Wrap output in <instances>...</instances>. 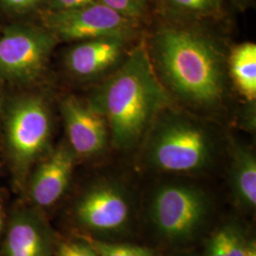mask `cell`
I'll return each mask as SVG.
<instances>
[{"instance_id":"8992f818","label":"cell","mask_w":256,"mask_h":256,"mask_svg":"<svg viewBox=\"0 0 256 256\" xmlns=\"http://www.w3.org/2000/svg\"><path fill=\"white\" fill-rule=\"evenodd\" d=\"M44 22L58 40L74 42L113 36H132L138 23L99 2L78 9L50 10Z\"/></svg>"},{"instance_id":"3957f363","label":"cell","mask_w":256,"mask_h":256,"mask_svg":"<svg viewBox=\"0 0 256 256\" xmlns=\"http://www.w3.org/2000/svg\"><path fill=\"white\" fill-rule=\"evenodd\" d=\"M147 133L148 160L158 170L192 172L210 162L212 142L206 128L171 106L156 117Z\"/></svg>"},{"instance_id":"e0dca14e","label":"cell","mask_w":256,"mask_h":256,"mask_svg":"<svg viewBox=\"0 0 256 256\" xmlns=\"http://www.w3.org/2000/svg\"><path fill=\"white\" fill-rule=\"evenodd\" d=\"M99 256H153L148 248L128 244H114L100 240L90 239L88 241Z\"/></svg>"},{"instance_id":"603a6c76","label":"cell","mask_w":256,"mask_h":256,"mask_svg":"<svg viewBox=\"0 0 256 256\" xmlns=\"http://www.w3.org/2000/svg\"><path fill=\"white\" fill-rule=\"evenodd\" d=\"M2 228H3V212L0 205V232L2 230Z\"/></svg>"},{"instance_id":"ba28073f","label":"cell","mask_w":256,"mask_h":256,"mask_svg":"<svg viewBox=\"0 0 256 256\" xmlns=\"http://www.w3.org/2000/svg\"><path fill=\"white\" fill-rule=\"evenodd\" d=\"M61 111L70 146L75 155L92 156L104 151L110 129L104 115L90 100L68 96L61 102Z\"/></svg>"},{"instance_id":"5bb4252c","label":"cell","mask_w":256,"mask_h":256,"mask_svg":"<svg viewBox=\"0 0 256 256\" xmlns=\"http://www.w3.org/2000/svg\"><path fill=\"white\" fill-rule=\"evenodd\" d=\"M227 68L239 93L247 101H256V44L246 42L234 46L227 59Z\"/></svg>"},{"instance_id":"9c48e42d","label":"cell","mask_w":256,"mask_h":256,"mask_svg":"<svg viewBox=\"0 0 256 256\" xmlns=\"http://www.w3.org/2000/svg\"><path fill=\"white\" fill-rule=\"evenodd\" d=\"M131 37L113 36L80 41L66 52L68 72L82 79H93L117 68L129 50Z\"/></svg>"},{"instance_id":"d6986e66","label":"cell","mask_w":256,"mask_h":256,"mask_svg":"<svg viewBox=\"0 0 256 256\" xmlns=\"http://www.w3.org/2000/svg\"><path fill=\"white\" fill-rule=\"evenodd\" d=\"M56 256H99L90 243L66 242L62 243L58 248Z\"/></svg>"},{"instance_id":"7402d4cb","label":"cell","mask_w":256,"mask_h":256,"mask_svg":"<svg viewBox=\"0 0 256 256\" xmlns=\"http://www.w3.org/2000/svg\"><path fill=\"white\" fill-rule=\"evenodd\" d=\"M243 256H256V245L254 240H250L246 243V248Z\"/></svg>"},{"instance_id":"d4e9b609","label":"cell","mask_w":256,"mask_h":256,"mask_svg":"<svg viewBox=\"0 0 256 256\" xmlns=\"http://www.w3.org/2000/svg\"><path fill=\"white\" fill-rule=\"evenodd\" d=\"M0 106H1V100H0Z\"/></svg>"},{"instance_id":"30bf717a","label":"cell","mask_w":256,"mask_h":256,"mask_svg":"<svg viewBox=\"0 0 256 256\" xmlns=\"http://www.w3.org/2000/svg\"><path fill=\"white\" fill-rule=\"evenodd\" d=\"M130 214L129 202L115 185L99 184L86 192L76 207L79 221L95 230L111 232L122 228Z\"/></svg>"},{"instance_id":"cb8c5ba5","label":"cell","mask_w":256,"mask_h":256,"mask_svg":"<svg viewBox=\"0 0 256 256\" xmlns=\"http://www.w3.org/2000/svg\"><path fill=\"white\" fill-rule=\"evenodd\" d=\"M234 2H236V3H238V2H240V1H242V0H234Z\"/></svg>"},{"instance_id":"52a82bcc","label":"cell","mask_w":256,"mask_h":256,"mask_svg":"<svg viewBox=\"0 0 256 256\" xmlns=\"http://www.w3.org/2000/svg\"><path fill=\"white\" fill-rule=\"evenodd\" d=\"M207 212V202L198 189L183 184L160 188L152 202L151 214L156 229L171 240L192 238Z\"/></svg>"},{"instance_id":"7a4b0ae2","label":"cell","mask_w":256,"mask_h":256,"mask_svg":"<svg viewBox=\"0 0 256 256\" xmlns=\"http://www.w3.org/2000/svg\"><path fill=\"white\" fill-rule=\"evenodd\" d=\"M106 120L112 142L126 149L144 137L173 99L156 74L146 45L132 48L90 99Z\"/></svg>"},{"instance_id":"8fae6325","label":"cell","mask_w":256,"mask_h":256,"mask_svg":"<svg viewBox=\"0 0 256 256\" xmlns=\"http://www.w3.org/2000/svg\"><path fill=\"white\" fill-rule=\"evenodd\" d=\"M75 154L60 146L37 168L30 184V196L38 206L54 204L66 190L74 172Z\"/></svg>"},{"instance_id":"ac0fdd59","label":"cell","mask_w":256,"mask_h":256,"mask_svg":"<svg viewBox=\"0 0 256 256\" xmlns=\"http://www.w3.org/2000/svg\"><path fill=\"white\" fill-rule=\"evenodd\" d=\"M97 2L117 12L122 16L138 22L148 10L149 0H96Z\"/></svg>"},{"instance_id":"9a60e30c","label":"cell","mask_w":256,"mask_h":256,"mask_svg":"<svg viewBox=\"0 0 256 256\" xmlns=\"http://www.w3.org/2000/svg\"><path fill=\"white\" fill-rule=\"evenodd\" d=\"M169 20L196 23L220 18L224 12L223 0H156Z\"/></svg>"},{"instance_id":"44dd1931","label":"cell","mask_w":256,"mask_h":256,"mask_svg":"<svg viewBox=\"0 0 256 256\" xmlns=\"http://www.w3.org/2000/svg\"><path fill=\"white\" fill-rule=\"evenodd\" d=\"M0 2L8 9L24 12L36 8L42 0H0Z\"/></svg>"},{"instance_id":"2e32d148","label":"cell","mask_w":256,"mask_h":256,"mask_svg":"<svg viewBox=\"0 0 256 256\" xmlns=\"http://www.w3.org/2000/svg\"><path fill=\"white\" fill-rule=\"evenodd\" d=\"M246 243L236 228L224 227L210 238L206 256H243Z\"/></svg>"},{"instance_id":"277c9868","label":"cell","mask_w":256,"mask_h":256,"mask_svg":"<svg viewBox=\"0 0 256 256\" xmlns=\"http://www.w3.org/2000/svg\"><path fill=\"white\" fill-rule=\"evenodd\" d=\"M58 39L46 28L14 26L0 37V77L18 84L36 82L46 72Z\"/></svg>"},{"instance_id":"7c38bea8","label":"cell","mask_w":256,"mask_h":256,"mask_svg":"<svg viewBox=\"0 0 256 256\" xmlns=\"http://www.w3.org/2000/svg\"><path fill=\"white\" fill-rule=\"evenodd\" d=\"M5 256H52V241L45 222L36 212L22 210L10 223Z\"/></svg>"},{"instance_id":"5b68a950","label":"cell","mask_w":256,"mask_h":256,"mask_svg":"<svg viewBox=\"0 0 256 256\" xmlns=\"http://www.w3.org/2000/svg\"><path fill=\"white\" fill-rule=\"evenodd\" d=\"M50 126V111L40 96H26L12 104L6 130L10 151L16 164L24 168L45 151Z\"/></svg>"},{"instance_id":"ffe728a7","label":"cell","mask_w":256,"mask_h":256,"mask_svg":"<svg viewBox=\"0 0 256 256\" xmlns=\"http://www.w3.org/2000/svg\"><path fill=\"white\" fill-rule=\"evenodd\" d=\"M97 2L96 0H50V8L52 12H61L78 9L88 6Z\"/></svg>"},{"instance_id":"4fadbf2b","label":"cell","mask_w":256,"mask_h":256,"mask_svg":"<svg viewBox=\"0 0 256 256\" xmlns=\"http://www.w3.org/2000/svg\"><path fill=\"white\" fill-rule=\"evenodd\" d=\"M230 187L236 202L252 209L256 205V158L250 149L236 146L230 166Z\"/></svg>"},{"instance_id":"6da1fadb","label":"cell","mask_w":256,"mask_h":256,"mask_svg":"<svg viewBox=\"0 0 256 256\" xmlns=\"http://www.w3.org/2000/svg\"><path fill=\"white\" fill-rule=\"evenodd\" d=\"M147 50L172 99L214 110L227 92V58L216 38L196 23L169 20L150 37Z\"/></svg>"}]
</instances>
